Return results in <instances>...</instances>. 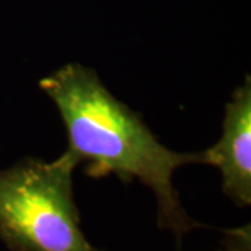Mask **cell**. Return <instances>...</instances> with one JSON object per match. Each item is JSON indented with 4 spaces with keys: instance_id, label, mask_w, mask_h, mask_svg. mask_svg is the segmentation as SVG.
<instances>
[{
    "instance_id": "obj_2",
    "label": "cell",
    "mask_w": 251,
    "mask_h": 251,
    "mask_svg": "<svg viewBox=\"0 0 251 251\" xmlns=\"http://www.w3.org/2000/svg\"><path fill=\"white\" fill-rule=\"evenodd\" d=\"M62 153L45 162L25 158L0 171V240L11 251H100L81 230L73 172Z\"/></svg>"
},
{
    "instance_id": "obj_4",
    "label": "cell",
    "mask_w": 251,
    "mask_h": 251,
    "mask_svg": "<svg viewBox=\"0 0 251 251\" xmlns=\"http://www.w3.org/2000/svg\"><path fill=\"white\" fill-rule=\"evenodd\" d=\"M233 240L225 251H250V230L243 227L240 230H232Z\"/></svg>"
},
{
    "instance_id": "obj_1",
    "label": "cell",
    "mask_w": 251,
    "mask_h": 251,
    "mask_svg": "<svg viewBox=\"0 0 251 251\" xmlns=\"http://www.w3.org/2000/svg\"><path fill=\"white\" fill-rule=\"evenodd\" d=\"M52 99L67 133L73 161L85 162V175H116L123 183L140 180L155 194L159 227L183 234L200 227L183 209L173 187V173L187 163H201L200 152H176L162 145L140 113L117 100L98 74L77 63L60 67L39 81Z\"/></svg>"
},
{
    "instance_id": "obj_3",
    "label": "cell",
    "mask_w": 251,
    "mask_h": 251,
    "mask_svg": "<svg viewBox=\"0 0 251 251\" xmlns=\"http://www.w3.org/2000/svg\"><path fill=\"white\" fill-rule=\"evenodd\" d=\"M201 163L216 166L222 175V191L237 206L251 204V81L236 88L225 106L222 137L200 152Z\"/></svg>"
}]
</instances>
